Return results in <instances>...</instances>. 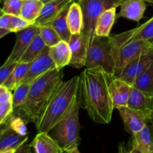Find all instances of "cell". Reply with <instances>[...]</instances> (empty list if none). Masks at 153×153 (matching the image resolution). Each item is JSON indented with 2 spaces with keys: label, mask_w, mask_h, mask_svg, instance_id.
Listing matches in <instances>:
<instances>
[{
  "label": "cell",
  "mask_w": 153,
  "mask_h": 153,
  "mask_svg": "<svg viewBox=\"0 0 153 153\" xmlns=\"http://www.w3.org/2000/svg\"><path fill=\"white\" fill-rule=\"evenodd\" d=\"M43 4L39 0H23L19 16L34 25L40 16Z\"/></svg>",
  "instance_id": "23"
},
{
  "label": "cell",
  "mask_w": 153,
  "mask_h": 153,
  "mask_svg": "<svg viewBox=\"0 0 153 153\" xmlns=\"http://www.w3.org/2000/svg\"><path fill=\"white\" fill-rule=\"evenodd\" d=\"M13 106L12 100H7L0 104V124L4 123L8 120L13 115Z\"/></svg>",
  "instance_id": "32"
},
{
  "label": "cell",
  "mask_w": 153,
  "mask_h": 153,
  "mask_svg": "<svg viewBox=\"0 0 153 153\" xmlns=\"http://www.w3.org/2000/svg\"><path fill=\"white\" fill-rule=\"evenodd\" d=\"M81 108L79 91L65 116L52 128V137L66 152L78 148L80 141L79 109Z\"/></svg>",
  "instance_id": "4"
},
{
  "label": "cell",
  "mask_w": 153,
  "mask_h": 153,
  "mask_svg": "<svg viewBox=\"0 0 153 153\" xmlns=\"http://www.w3.org/2000/svg\"><path fill=\"white\" fill-rule=\"evenodd\" d=\"M34 153H62V148L49 133L39 132L31 143Z\"/></svg>",
  "instance_id": "17"
},
{
  "label": "cell",
  "mask_w": 153,
  "mask_h": 153,
  "mask_svg": "<svg viewBox=\"0 0 153 153\" xmlns=\"http://www.w3.org/2000/svg\"><path fill=\"white\" fill-rule=\"evenodd\" d=\"M148 41H149V43H150L151 46H152V47L153 48V38H152V39H151V40H148Z\"/></svg>",
  "instance_id": "44"
},
{
  "label": "cell",
  "mask_w": 153,
  "mask_h": 153,
  "mask_svg": "<svg viewBox=\"0 0 153 153\" xmlns=\"http://www.w3.org/2000/svg\"><path fill=\"white\" fill-rule=\"evenodd\" d=\"M128 153H143V152H141L140 151H139L138 149H135V148L131 147V150L128 151Z\"/></svg>",
  "instance_id": "41"
},
{
  "label": "cell",
  "mask_w": 153,
  "mask_h": 153,
  "mask_svg": "<svg viewBox=\"0 0 153 153\" xmlns=\"http://www.w3.org/2000/svg\"><path fill=\"white\" fill-rule=\"evenodd\" d=\"M120 10L117 17L140 22L143 17L146 4L143 0H124L120 5Z\"/></svg>",
  "instance_id": "16"
},
{
  "label": "cell",
  "mask_w": 153,
  "mask_h": 153,
  "mask_svg": "<svg viewBox=\"0 0 153 153\" xmlns=\"http://www.w3.org/2000/svg\"><path fill=\"white\" fill-rule=\"evenodd\" d=\"M9 33H10V31H8V30L0 28V39L2 38L3 37H4V36L7 35V34H8Z\"/></svg>",
  "instance_id": "38"
},
{
  "label": "cell",
  "mask_w": 153,
  "mask_h": 153,
  "mask_svg": "<svg viewBox=\"0 0 153 153\" xmlns=\"http://www.w3.org/2000/svg\"><path fill=\"white\" fill-rule=\"evenodd\" d=\"M40 32L36 34L18 63H31L41 54L46 47Z\"/></svg>",
  "instance_id": "24"
},
{
  "label": "cell",
  "mask_w": 153,
  "mask_h": 153,
  "mask_svg": "<svg viewBox=\"0 0 153 153\" xmlns=\"http://www.w3.org/2000/svg\"><path fill=\"white\" fill-rule=\"evenodd\" d=\"M62 153H68L67 152H66V151H64V152H63Z\"/></svg>",
  "instance_id": "48"
},
{
  "label": "cell",
  "mask_w": 153,
  "mask_h": 153,
  "mask_svg": "<svg viewBox=\"0 0 153 153\" xmlns=\"http://www.w3.org/2000/svg\"><path fill=\"white\" fill-rule=\"evenodd\" d=\"M10 25H11V32L16 33L31 26L32 24L24 19L20 16L10 15Z\"/></svg>",
  "instance_id": "33"
},
{
  "label": "cell",
  "mask_w": 153,
  "mask_h": 153,
  "mask_svg": "<svg viewBox=\"0 0 153 153\" xmlns=\"http://www.w3.org/2000/svg\"><path fill=\"white\" fill-rule=\"evenodd\" d=\"M1 0H0V2H1ZM2 13H3L2 9H1V7H0V15H1V14H2Z\"/></svg>",
  "instance_id": "46"
},
{
  "label": "cell",
  "mask_w": 153,
  "mask_h": 153,
  "mask_svg": "<svg viewBox=\"0 0 153 153\" xmlns=\"http://www.w3.org/2000/svg\"><path fill=\"white\" fill-rule=\"evenodd\" d=\"M153 64V48L131 61L116 78L133 86L135 79Z\"/></svg>",
  "instance_id": "8"
},
{
  "label": "cell",
  "mask_w": 153,
  "mask_h": 153,
  "mask_svg": "<svg viewBox=\"0 0 153 153\" xmlns=\"http://www.w3.org/2000/svg\"><path fill=\"white\" fill-rule=\"evenodd\" d=\"M39 1H42V2H43V4H46V3L49 2V1H52V0H39Z\"/></svg>",
  "instance_id": "43"
},
{
  "label": "cell",
  "mask_w": 153,
  "mask_h": 153,
  "mask_svg": "<svg viewBox=\"0 0 153 153\" xmlns=\"http://www.w3.org/2000/svg\"><path fill=\"white\" fill-rule=\"evenodd\" d=\"M30 63H17L7 80L3 84L9 91H14L21 84L29 68Z\"/></svg>",
  "instance_id": "25"
},
{
  "label": "cell",
  "mask_w": 153,
  "mask_h": 153,
  "mask_svg": "<svg viewBox=\"0 0 153 153\" xmlns=\"http://www.w3.org/2000/svg\"><path fill=\"white\" fill-rule=\"evenodd\" d=\"M17 63L13 62V63H5L3 64L1 67H0V85H3L15 67L16 66Z\"/></svg>",
  "instance_id": "34"
},
{
  "label": "cell",
  "mask_w": 153,
  "mask_h": 153,
  "mask_svg": "<svg viewBox=\"0 0 153 153\" xmlns=\"http://www.w3.org/2000/svg\"><path fill=\"white\" fill-rule=\"evenodd\" d=\"M23 0H4L2 6L3 13L13 16H19Z\"/></svg>",
  "instance_id": "31"
},
{
  "label": "cell",
  "mask_w": 153,
  "mask_h": 153,
  "mask_svg": "<svg viewBox=\"0 0 153 153\" xmlns=\"http://www.w3.org/2000/svg\"><path fill=\"white\" fill-rule=\"evenodd\" d=\"M118 153H128V152L126 150V149L125 146H123V144H120V145L119 152Z\"/></svg>",
  "instance_id": "40"
},
{
  "label": "cell",
  "mask_w": 153,
  "mask_h": 153,
  "mask_svg": "<svg viewBox=\"0 0 153 153\" xmlns=\"http://www.w3.org/2000/svg\"><path fill=\"white\" fill-rule=\"evenodd\" d=\"M56 68L49 54V47L46 46L38 57L30 63L29 68L21 84L31 83L49 70Z\"/></svg>",
  "instance_id": "12"
},
{
  "label": "cell",
  "mask_w": 153,
  "mask_h": 153,
  "mask_svg": "<svg viewBox=\"0 0 153 153\" xmlns=\"http://www.w3.org/2000/svg\"><path fill=\"white\" fill-rule=\"evenodd\" d=\"M80 1L81 0H74V1H76V2H78V3H79Z\"/></svg>",
  "instance_id": "47"
},
{
  "label": "cell",
  "mask_w": 153,
  "mask_h": 153,
  "mask_svg": "<svg viewBox=\"0 0 153 153\" xmlns=\"http://www.w3.org/2000/svg\"><path fill=\"white\" fill-rule=\"evenodd\" d=\"M133 86L118 78H113L109 84V91L114 108L128 106Z\"/></svg>",
  "instance_id": "14"
},
{
  "label": "cell",
  "mask_w": 153,
  "mask_h": 153,
  "mask_svg": "<svg viewBox=\"0 0 153 153\" xmlns=\"http://www.w3.org/2000/svg\"><path fill=\"white\" fill-rule=\"evenodd\" d=\"M49 54L57 69H63L70 65L72 55L67 42L61 40L54 46L49 47Z\"/></svg>",
  "instance_id": "19"
},
{
  "label": "cell",
  "mask_w": 153,
  "mask_h": 153,
  "mask_svg": "<svg viewBox=\"0 0 153 153\" xmlns=\"http://www.w3.org/2000/svg\"><path fill=\"white\" fill-rule=\"evenodd\" d=\"M7 123L10 128L16 134L23 137L27 136L28 131H27L26 123L20 117L12 115L7 120Z\"/></svg>",
  "instance_id": "30"
},
{
  "label": "cell",
  "mask_w": 153,
  "mask_h": 153,
  "mask_svg": "<svg viewBox=\"0 0 153 153\" xmlns=\"http://www.w3.org/2000/svg\"><path fill=\"white\" fill-rule=\"evenodd\" d=\"M71 52V61L70 65L75 68L85 67L89 47V39L83 32L72 34L68 42Z\"/></svg>",
  "instance_id": "11"
},
{
  "label": "cell",
  "mask_w": 153,
  "mask_h": 153,
  "mask_svg": "<svg viewBox=\"0 0 153 153\" xmlns=\"http://www.w3.org/2000/svg\"><path fill=\"white\" fill-rule=\"evenodd\" d=\"M73 1L74 0H52L46 3L34 25L37 26L50 25L61 11Z\"/></svg>",
  "instance_id": "15"
},
{
  "label": "cell",
  "mask_w": 153,
  "mask_h": 153,
  "mask_svg": "<svg viewBox=\"0 0 153 153\" xmlns=\"http://www.w3.org/2000/svg\"><path fill=\"white\" fill-rule=\"evenodd\" d=\"M131 147L143 153H153V125L145 126L140 131L133 134Z\"/></svg>",
  "instance_id": "18"
},
{
  "label": "cell",
  "mask_w": 153,
  "mask_h": 153,
  "mask_svg": "<svg viewBox=\"0 0 153 153\" xmlns=\"http://www.w3.org/2000/svg\"><path fill=\"white\" fill-rule=\"evenodd\" d=\"M31 143H26L25 142V143H23L22 145H21L17 149H16V153H32L31 152Z\"/></svg>",
  "instance_id": "36"
},
{
  "label": "cell",
  "mask_w": 153,
  "mask_h": 153,
  "mask_svg": "<svg viewBox=\"0 0 153 153\" xmlns=\"http://www.w3.org/2000/svg\"><path fill=\"white\" fill-rule=\"evenodd\" d=\"M117 7H111L105 10L99 16L95 27V36L109 37L111 31L116 19Z\"/></svg>",
  "instance_id": "20"
},
{
  "label": "cell",
  "mask_w": 153,
  "mask_h": 153,
  "mask_svg": "<svg viewBox=\"0 0 153 153\" xmlns=\"http://www.w3.org/2000/svg\"><path fill=\"white\" fill-rule=\"evenodd\" d=\"M39 32H40V27L35 25H32L22 31L16 32L14 46L8 58L5 61V63H18L34 36Z\"/></svg>",
  "instance_id": "13"
},
{
  "label": "cell",
  "mask_w": 153,
  "mask_h": 153,
  "mask_svg": "<svg viewBox=\"0 0 153 153\" xmlns=\"http://www.w3.org/2000/svg\"><path fill=\"white\" fill-rule=\"evenodd\" d=\"M68 153H81L80 152H79V149L78 148H76V149H72V150L69 151V152H67Z\"/></svg>",
  "instance_id": "42"
},
{
  "label": "cell",
  "mask_w": 153,
  "mask_h": 153,
  "mask_svg": "<svg viewBox=\"0 0 153 153\" xmlns=\"http://www.w3.org/2000/svg\"><path fill=\"white\" fill-rule=\"evenodd\" d=\"M151 49H152V47L149 41L133 40L126 43L118 49H113L115 64V77L119 75L132 60Z\"/></svg>",
  "instance_id": "7"
},
{
  "label": "cell",
  "mask_w": 153,
  "mask_h": 153,
  "mask_svg": "<svg viewBox=\"0 0 153 153\" xmlns=\"http://www.w3.org/2000/svg\"><path fill=\"white\" fill-rule=\"evenodd\" d=\"M16 149H17L16 148H8V149L0 151V153H16Z\"/></svg>",
  "instance_id": "37"
},
{
  "label": "cell",
  "mask_w": 153,
  "mask_h": 153,
  "mask_svg": "<svg viewBox=\"0 0 153 153\" xmlns=\"http://www.w3.org/2000/svg\"><path fill=\"white\" fill-rule=\"evenodd\" d=\"M153 38V16L145 23L133 29L112 37L113 49L121 47L133 40H148Z\"/></svg>",
  "instance_id": "9"
},
{
  "label": "cell",
  "mask_w": 153,
  "mask_h": 153,
  "mask_svg": "<svg viewBox=\"0 0 153 153\" xmlns=\"http://www.w3.org/2000/svg\"><path fill=\"white\" fill-rule=\"evenodd\" d=\"M40 27V34L48 47H52L61 40L55 28L52 25H41Z\"/></svg>",
  "instance_id": "29"
},
{
  "label": "cell",
  "mask_w": 153,
  "mask_h": 153,
  "mask_svg": "<svg viewBox=\"0 0 153 153\" xmlns=\"http://www.w3.org/2000/svg\"><path fill=\"white\" fill-rule=\"evenodd\" d=\"M28 139V136L23 137L14 132L10 128L7 123V126L0 136V151L8 148L18 149L21 145L27 142Z\"/></svg>",
  "instance_id": "22"
},
{
  "label": "cell",
  "mask_w": 153,
  "mask_h": 153,
  "mask_svg": "<svg viewBox=\"0 0 153 153\" xmlns=\"http://www.w3.org/2000/svg\"><path fill=\"white\" fill-rule=\"evenodd\" d=\"M70 4L67 6L64 10L61 11V13L55 18L53 20V22L50 24L49 25H52L54 28L55 29V31L58 32V34H59V36L61 37V40H64V41L67 42L68 43L70 40V37H71L72 34L70 33V29H69L68 23H67V13H68L69 7H70Z\"/></svg>",
  "instance_id": "26"
},
{
  "label": "cell",
  "mask_w": 153,
  "mask_h": 153,
  "mask_svg": "<svg viewBox=\"0 0 153 153\" xmlns=\"http://www.w3.org/2000/svg\"><path fill=\"white\" fill-rule=\"evenodd\" d=\"M85 67L86 68L101 67L108 74L115 77L112 37H94L88 47Z\"/></svg>",
  "instance_id": "5"
},
{
  "label": "cell",
  "mask_w": 153,
  "mask_h": 153,
  "mask_svg": "<svg viewBox=\"0 0 153 153\" xmlns=\"http://www.w3.org/2000/svg\"><path fill=\"white\" fill-rule=\"evenodd\" d=\"M124 0H81L84 17V28L82 32L89 39V46L95 37V27L99 16L105 10L111 7H117Z\"/></svg>",
  "instance_id": "6"
},
{
  "label": "cell",
  "mask_w": 153,
  "mask_h": 153,
  "mask_svg": "<svg viewBox=\"0 0 153 153\" xmlns=\"http://www.w3.org/2000/svg\"><path fill=\"white\" fill-rule=\"evenodd\" d=\"M133 87L153 95V64L135 79Z\"/></svg>",
  "instance_id": "27"
},
{
  "label": "cell",
  "mask_w": 153,
  "mask_h": 153,
  "mask_svg": "<svg viewBox=\"0 0 153 153\" xmlns=\"http://www.w3.org/2000/svg\"><path fill=\"white\" fill-rule=\"evenodd\" d=\"M8 91L9 90L5 86H4L3 85H0V96L2 95L3 94H4V93Z\"/></svg>",
  "instance_id": "39"
},
{
  "label": "cell",
  "mask_w": 153,
  "mask_h": 153,
  "mask_svg": "<svg viewBox=\"0 0 153 153\" xmlns=\"http://www.w3.org/2000/svg\"><path fill=\"white\" fill-rule=\"evenodd\" d=\"M63 77L62 69L55 68L35 79L31 83L25 103L13 115L20 117L26 123L37 124Z\"/></svg>",
  "instance_id": "2"
},
{
  "label": "cell",
  "mask_w": 153,
  "mask_h": 153,
  "mask_svg": "<svg viewBox=\"0 0 153 153\" xmlns=\"http://www.w3.org/2000/svg\"><path fill=\"white\" fill-rule=\"evenodd\" d=\"M143 1H147V2L152 3V4H153V0H143Z\"/></svg>",
  "instance_id": "45"
},
{
  "label": "cell",
  "mask_w": 153,
  "mask_h": 153,
  "mask_svg": "<svg viewBox=\"0 0 153 153\" xmlns=\"http://www.w3.org/2000/svg\"><path fill=\"white\" fill-rule=\"evenodd\" d=\"M67 23L71 34L82 32L84 28L83 12L79 3L73 1L69 7L67 13Z\"/></svg>",
  "instance_id": "21"
},
{
  "label": "cell",
  "mask_w": 153,
  "mask_h": 153,
  "mask_svg": "<svg viewBox=\"0 0 153 153\" xmlns=\"http://www.w3.org/2000/svg\"><path fill=\"white\" fill-rule=\"evenodd\" d=\"M124 124V128L127 132L133 135L138 132L147 124L152 123V118L149 115L125 106L117 109Z\"/></svg>",
  "instance_id": "10"
},
{
  "label": "cell",
  "mask_w": 153,
  "mask_h": 153,
  "mask_svg": "<svg viewBox=\"0 0 153 153\" xmlns=\"http://www.w3.org/2000/svg\"><path fill=\"white\" fill-rule=\"evenodd\" d=\"M113 78L101 67L86 68L80 75L81 107H83L92 120L97 123L108 124L111 120L114 108L109 84Z\"/></svg>",
  "instance_id": "1"
},
{
  "label": "cell",
  "mask_w": 153,
  "mask_h": 153,
  "mask_svg": "<svg viewBox=\"0 0 153 153\" xmlns=\"http://www.w3.org/2000/svg\"><path fill=\"white\" fill-rule=\"evenodd\" d=\"M30 85H31V83L20 84L13 91V98H12L13 106V114L16 113L25 103L27 96H28V93L29 91Z\"/></svg>",
  "instance_id": "28"
},
{
  "label": "cell",
  "mask_w": 153,
  "mask_h": 153,
  "mask_svg": "<svg viewBox=\"0 0 153 153\" xmlns=\"http://www.w3.org/2000/svg\"><path fill=\"white\" fill-rule=\"evenodd\" d=\"M0 28L8 30L11 32L10 25V15L3 13L0 15Z\"/></svg>",
  "instance_id": "35"
},
{
  "label": "cell",
  "mask_w": 153,
  "mask_h": 153,
  "mask_svg": "<svg viewBox=\"0 0 153 153\" xmlns=\"http://www.w3.org/2000/svg\"><path fill=\"white\" fill-rule=\"evenodd\" d=\"M79 84L80 76H76L58 85L40 120L35 124L37 133H49L65 116L79 94Z\"/></svg>",
  "instance_id": "3"
}]
</instances>
